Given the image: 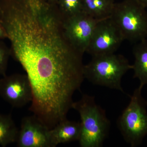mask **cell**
Returning <instances> with one entry per match:
<instances>
[{"label":"cell","instance_id":"cell-1","mask_svg":"<svg viewBox=\"0 0 147 147\" xmlns=\"http://www.w3.org/2000/svg\"><path fill=\"white\" fill-rule=\"evenodd\" d=\"M72 108L78 112L81 118L80 146L102 147L111 126L105 110L96 104L94 96L86 94L73 102Z\"/></svg>","mask_w":147,"mask_h":147},{"label":"cell","instance_id":"cell-2","mask_svg":"<svg viewBox=\"0 0 147 147\" xmlns=\"http://www.w3.org/2000/svg\"><path fill=\"white\" fill-rule=\"evenodd\" d=\"M84 66V79L97 86L107 87L124 93L121 80L125 73L132 69V65L124 56L115 53L92 57Z\"/></svg>","mask_w":147,"mask_h":147},{"label":"cell","instance_id":"cell-3","mask_svg":"<svg viewBox=\"0 0 147 147\" xmlns=\"http://www.w3.org/2000/svg\"><path fill=\"white\" fill-rule=\"evenodd\" d=\"M142 89L134 90L117 122L123 139L132 147L142 144L147 135V101L142 96Z\"/></svg>","mask_w":147,"mask_h":147},{"label":"cell","instance_id":"cell-4","mask_svg":"<svg viewBox=\"0 0 147 147\" xmlns=\"http://www.w3.org/2000/svg\"><path fill=\"white\" fill-rule=\"evenodd\" d=\"M124 40L138 42L147 37V12L136 0L115 3L110 16Z\"/></svg>","mask_w":147,"mask_h":147},{"label":"cell","instance_id":"cell-5","mask_svg":"<svg viewBox=\"0 0 147 147\" xmlns=\"http://www.w3.org/2000/svg\"><path fill=\"white\" fill-rule=\"evenodd\" d=\"M124 40L110 17L100 20L93 32L86 53L94 56L115 53Z\"/></svg>","mask_w":147,"mask_h":147},{"label":"cell","instance_id":"cell-6","mask_svg":"<svg viewBox=\"0 0 147 147\" xmlns=\"http://www.w3.org/2000/svg\"><path fill=\"white\" fill-rule=\"evenodd\" d=\"M100 20L83 12L64 18L65 34L70 44L77 51L84 55L86 53L95 28Z\"/></svg>","mask_w":147,"mask_h":147},{"label":"cell","instance_id":"cell-7","mask_svg":"<svg viewBox=\"0 0 147 147\" xmlns=\"http://www.w3.org/2000/svg\"><path fill=\"white\" fill-rule=\"evenodd\" d=\"M0 96L13 108H22L31 102L32 91L26 74L3 76L0 79Z\"/></svg>","mask_w":147,"mask_h":147},{"label":"cell","instance_id":"cell-8","mask_svg":"<svg viewBox=\"0 0 147 147\" xmlns=\"http://www.w3.org/2000/svg\"><path fill=\"white\" fill-rule=\"evenodd\" d=\"M50 130L37 118L24 117L21 121L16 143L18 147H53Z\"/></svg>","mask_w":147,"mask_h":147},{"label":"cell","instance_id":"cell-9","mask_svg":"<svg viewBox=\"0 0 147 147\" xmlns=\"http://www.w3.org/2000/svg\"><path fill=\"white\" fill-rule=\"evenodd\" d=\"M81 132L80 122L65 119L50 130L52 146L55 147L59 144L79 141Z\"/></svg>","mask_w":147,"mask_h":147},{"label":"cell","instance_id":"cell-10","mask_svg":"<svg viewBox=\"0 0 147 147\" xmlns=\"http://www.w3.org/2000/svg\"><path fill=\"white\" fill-rule=\"evenodd\" d=\"M133 54L134 58L132 65L134 78L140 82L139 87L143 88L147 85V40L145 39L137 43L133 47Z\"/></svg>","mask_w":147,"mask_h":147},{"label":"cell","instance_id":"cell-11","mask_svg":"<svg viewBox=\"0 0 147 147\" xmlns=\"http://www.w3.org/2000/svg\"><path fill=\"white\" fill-rule=\"evenodd\" d=\"M115 3L114 0H83V12L97 20L111 16Z\"/></svg>","mask_w":147,"mask_h":147},{"label":"cell","instance_id":"cell-12","mask_svg":"<svg viewBox=\"0 0 147 147\" xmlns=\"http://www.w3.org/2000/svg\"><path fill=\"white\" fill-rule=\"evenodd\" d=\"M18 129L11 114H0V145L5 147L16 142Z\"/></svg>","mask_w":147,"mask_h":147},{"label":"cell","instance_id":"cell-13","mask_svg":"<svg viewBox=\"0 0 147 147\" xmlns=\"http://www.w3.org/2000/svg\"><path fill=\"white\" fill-rule=\"evenodd\" d=\"M57 5L64 18L83 12V0H59Z\"/></svg>","mask_w":147,"mask_h":147},{"label":"cell","instance_id":"cell-14","mask_svg":"<svg viewBox=\"0 0 147 147\" xmlns=\"http://www.w3.org/2000/svg\"><path fill=\"white\" fill-rule=\"evenodd\" d=\"M11 56L10 48L0 40V75L3 76L6 75L9 59Z\"/></svg>","mask_w":147,"mask_h":147},{"label":"cell","instance_id":"cell-15","mask_svg":"<svg viewBox=\"0 0 147 147\" xmlns=\"http://www.w3.org/2000/svg\"><path fill=\"white\" fill-rule=\"evenodd\" d=\"M7 38V35L2 24L0 22V40Z\"/></svg>","mask_w":147,"mask_h":147},{"label":"cell","instance_id":"cell-16","mask_svg":"<svg viewBox=\"0 0 147 147\" xmlns=\"http://www.w3.org/2000/svg\"><path fill=\"white\" fill-rule=\"evenodd\" d=\"M145 8H147V0H136Z\"/></svg>","mask_w":147,"mask_h":147},{"label":"cell","instance_id":"cell-17","mask_svg":"<svg viewBox=\"0 0 147 147\" xmlns=\"http://www.w3.org/2000/svg\"><path fill=\"white\" fill-rule=\"evenodd\" d=\"M47 2L53 4L57 5V3L59 0H45Z\"/></svg>","mask_w":147,"mask_h":147}]
</instances>
